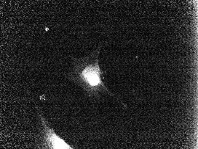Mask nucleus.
<instances>
[{
  "label": "nucleus",
  "instance_id": "nucleus-1",
  "mask_svg": "<svg viewBox=\"0 0 198 149\" xmlns=\"http://www.w3.org/2000/svg\"><path fill=\"white\" fill-rule=\"evenodd\" d=\"M100 50L98 48L86 56L73 57L72 69L66 75L68 79L82 88L89 96L96 99L100 98V92L115 96L103 81L104 72L99 64Z\"/></svg>",
  "mask_w": 198,
  "mask_h": 149
},
{
  "label": "nucleus",
  "instance_id": "nucleus-2",
  "mask_svg": "<svg viewBox=\"0 0 198 149\" xmlns=\"http://www.w3.org/2000/svg\"><path fill=\"white\" fill-rule=\"evenodd\" d=\"M41 120L44 128L45 139L50 148L55 149H72L71 146L59 137L54 130L49 127L42 116Z\"/></svg>",
  "mask_w": 198,
  "mask_h": 149
},
{
  "label": "nucleus",
  "instance_id": "nucleus-3",
  "mask_svg": "<svg viewBox=\"0 0 198 149\" xmlns=\"http://www.w3.org/2000/svg\"><path fill=\"white\" fill-rule=\"evenodd\" d=\"M48 30V29L47 28H46V30Z\"/></svg>",
  "mask_w": 198,
  "mask_h": 149
}]
</instances>
